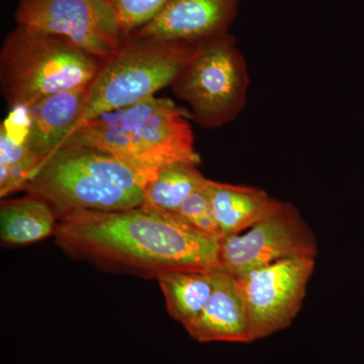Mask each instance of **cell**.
<instances>
[{"label":"cell","mask_w":364,"mask_h":364,"mask_svg":"<svg viewBox=\"0 0 364 364\" xmlns=\"http://www.w3.org/2000/svg\"><path fill=\"white\" fill-rule=\"evenodd\" d=\"M54 236L72 258L107 272L157 279L171 270L223 268L221 239L198 231L181 215L142 207L70 213L59 218Z\"/></svg>","instance_id":"cell-1"},{"label":"cell","mask_w":364,"mask_h":364,"mask_svg":"<svg viewBox=\"0 0 364 364\" xmlns=\"http://www.w3.org/2000/svg\"><path fill=\"white\" fill-rule=\"evenodd\" d=\"M67 145L109 153L143 186L172 163L200 162L188 114L169 98L152 97L93 117L72 132Z\"/></svg>","instance_id":"cell-2"},{"label":"cell","mask_w":364,"mask_h":364,"mask_svg":"<svg viewBox=\"0 0 364 364\" xmlns=\"http://www.w3.org/2000/svg\"><path fill=\"white\" fill-rule=\"evenodd\" d=\"M49 203L59 219L78 210L139 208L142 182L123 163L97 148L67 145L50 155L23 186Z\"/></svg>","instance_id":"cell-3"},{"label":"cell","mask_w":364,"mask_h":364,"mask_svg":"<svg viewBox=\"0 0 364 364\" xmlns=\"http://www.w3.org/2000/svg\"><path fill=\"white\" fill-rule=\"evenodd\" d=\"M102 63L68 40L18 25L0 51L2 97L11 109H23L49 95L88 88Z\"/></svg>","instance_id":"cell-4"},{"label":"cell","mask_w":364,"mask_h":364,"mask_svg":"<svg viewBox=\"0 0 364 364\" xmlns=\"http://www.w3.org/2000/svg\"><path fill=\"white\" fill-rule=\"evenodd\" d=\"M196 45L129 36L104 61L88 87L77 127L105 112L155 97L162 88L171 86L193 57Z\"/></svg>","instance_id":"cell-5"},{"label":"cell","mask_w":364,"mask_h":364,"mask_svg":"<svg viewBox=\"0 0 364 364\" xmlns=\"http://www.w3.org/2000/svg\"><path fill=\"white\" fill-rule=\"evenodd\" d=\"M247 62L230 33L196 45L193 57L170 88L186 102L191 117L205 130L233 123L247 104Z\"/></svg>","instance_id":"cell-6"},{"label":"cell","mask_w":364,"mask_h":364,"mask_svg":"<svg viewBox=\"0 0 364 364\" xmlns=\"http://www.w3.org/2000/svg\"><path fill=\"white\" fill-rule=\"evenodd\" d=\"M14 18L18 26L58 36L102 61L127 39L107 0H20Z\"/></svg>","instance_id":"cell-7"},{"label":"cell","mask_w":364,"mask_h":364,"mask_svg":"<svg viewBox=\"0 0 364 364\" xmlns=\"http://www.w3.org/2000/svg\"><path fill=\"white\" fill-rule=\"evenodd\" d=\"M315 265L316 258H289L236 277L245 301L251 342L267 338L293 323Z\"/></svg>","instance_id":"cell-8"},{"label":"cell","mask_w":364,"mask_h":364,"mask_svg":"<svg viewBox=\"0 0 364 364\" xmlns=\"http://www.w3.org/2000/svg\"><path fill=\"white\" fill-rule=\"evenodd\" d=\"M317 241L312 229L293 205L284 203L277 214L249 229L247 233L221 240L222 267L235 277L296 257L316 258Z\"/></svg>","instance_id":"cell-9"},{"label":"cell","mask_w":364,"mask_h":364,"mask_svg":"<svg viewBox=\"0 0 364 364\" xmlns=\"http://www.w3.org/2000/svg\"><path fill=\"white\" fill-rule=\"evenodd\" d=\"M240 0H166L153 20L130 36L198 44L229 33Z\"/></svg>","instance_id":"cell-10"},{"label":"cell","mask_w":364,"mask_h":364,"mask_svg":"<svg viewBox=\"0 0 364 364\" xmlns=\"http://www.w3.org/2000/svg\"><path fill=\"white\" fill-rule=\"evenodd\" d=\"M88 88L63 91L26 107L25 143L39 166L64 145L85 109Z\"/></svg>","instance_id":"cell-11"},{"label":"cell","mask_w":364,"mask_h":364,"mask_svg":"<svg viewBox=\"0 0 364 364\" xmlns=\"http://www.w3.org/2000/svg\"><path fill=\"white\" fill-rule=\"evenodd\" d=\"M186 330L202 343H251L247 310L238 279L224 268L215 269L210 299L200 316Z\"/></svg>","instance_id":"cell-12"},{"label":"cell","mask_w":364,"mask_h":364,"mask_svg":"<svg viewBox=\"0 0 364 364\" xmlns=\"http://www.w3.org/2000/svg\"><path fill=\"white\" fill-rule=\"evenodd\" d=\"M213 214L222 239L241 234L267 220L284 205L262 189L235 186L215 181H208Z\"/></svg>","instance_id":"cell-13"},{"label":"cell","mask_w":364,"mask_h":364,"mask_svg":"<svg viewBox=\"0 0 364 364\" xmlns=\"http://www.w3.org/2000/svg\"><path fill=\"white\" fill-rule=\"evenodd\" d=\"M57 215L38 196L2 200L0 205V239L4 246L28 245L55 234Z\"/></svg>","instance_id":"cell-14"},{"label":"cell","mask_w":364,"mask_h":364,"mask_svg":"<svg viewBox=\"0 0 364 364\" xmlns=\"http://www.w3.org/2000/svg\"><path fill=\"white\" fill-rule=\"evenodd\" d=\"M215 270L176 269L158 277L169 315L184 328L196 321L208 303Z\"/></svg>","instance_id":"cell-15"},{"label":"cell","mask_w":364,"mask_h":364,"mask_svg":"<svg viewBox=\"0 0 364 364\" xmlns=\"http://www.w3.org/2000/svg\"><path fill=\"white\" fill-rule=\"evenodd\" d=\"M198 165L176 162L163 167L144 186L143 208L161 214H178L179 208L191 193L207 183Z\"/></svg>","instance_id":"cell-16"},{"label":"cell","mask_w":364,"mask_h":364,"mask_svg":"<svg viewBox=\"0 0 364 364\" xmlns=\"http://www.w3.org/2000/svg\"><path fill=\"white\" fill-rule=\"evenodd\" d=\"M25 136V135H23ZM18 138L9 124L0 127V196L4 198L23 191V186L39 168V163L33 156L25 143Z\"/></svg>","instance_id":"cell-17"},{"label":"cell","mask_w":364,"mask_h":364,"mask_svg":"<svg viewBox=\"0 0 364 364\" xmlns=\"http://www.w3.org/2000/svg\"><path fill=\"white\" fill-rule=\"evenodd\" d=\"M117 14L127 38L142 28L161 11L166 0H107Z\"/></svg>","instance_id":"cell-18"},{"label":"cell","mask_w":364,"mask_h":364,"mask_svg":"<svg viewBox=\"0 0 364 364\" xmlns=\"http://www.w3.org/2000/svg\"><path fill=\"white\" fill-rule=\"evenodd\" d=\"M208 181L203 188H198L184 200L179 208L178 215L198 231L222 240L221 232L213 214Z\"/></svg>","instance_id":"cell-19"}]
</instances>
